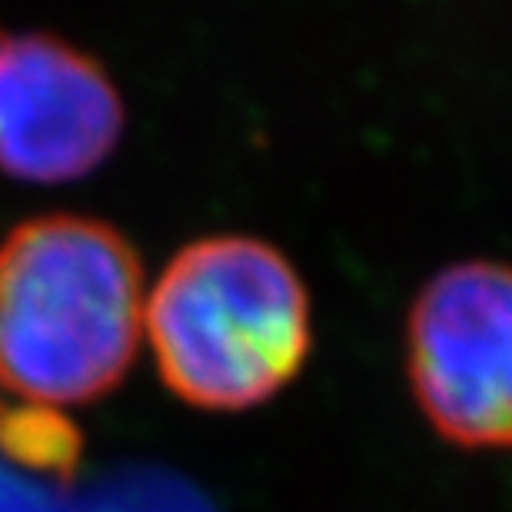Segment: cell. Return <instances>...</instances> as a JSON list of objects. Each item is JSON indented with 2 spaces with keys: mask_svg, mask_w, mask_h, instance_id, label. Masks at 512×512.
I'll return each instance as SVG.
<instances>
[{
  "mask_svg": "<svg viewBox=\"0 0 512 512\" xmlns=\"http://www.w3.org/2000/svg\"><path fill=\"white\" fill-rule=\"evenodd\" d=\"M143 270L104 220L54 213L0 240V386L70 409L107 396L143 340Z\"/></svg>",
  "mask_w": 512,
  "mask_h": 512,
  "instance_id": "1",
  "label": "cell"
},
{
  "mask_svg": "<svg viewBox=\"0 0 512 512\" xmlns=\"http://www.w3.org/2000/svg\"><path fill=\"white\" fill-rule=\"evenodd\" d=\"M143 340L170 393L237 413L303 370L313 343L310 293L270 243L233 233L193 240L147 290Z\"/></svg>",
  "mask_w": 512,
  "mask_h": 512,
  "instance_id": "2",
  "label": "cell"
},
{
  "mask_svg": "<svg viewBox=\"0 0 512 512\" xmlns=\"http://www.w3.org/2000/svg\"><path fill=\"white\" fill-rule=\"evenodd\" d=\"M406 370L439 436L512 449V266L466 260L436 273L409 310Z\"/></svg>",
  "mask_w": 512,
  "mask_h": 512,
  "instance_id": "3",
  "label": "cell"
},
{
  "mask_svg": "<svg viewBox=\"0 0 512 512\" xmlns=\"http://www.w3.org/2000/svg\"><path fill=\"white\" fill-rule=\"evenodd\" d=\"M124 137V100L94 57L50 34H0V173L70 183Z\"/></svg>",
  "mask_w": 512,
  "mask_h": 512,
  "instance_id": "4",
  "label": "cell"
},
{
  "mask_svg": "<svg viewBox=\"0 0 512 512\" xmlns=\"http://www.w3.org/2000/svg\"><path fill=\"white\" fill-rule=\"evenodd\" d=\"M0 456L54 483L74 473L80 439L60 409L17 403L0 413Z\"/></svg>",
  "mask_w": 512,
  "mask_h": 512,
  "instance_id": "5",
  "label": "cell"
},
{
  "mask_svg": "<svg viewBox=\"0 0 512 512\" xmlns=\"http://www.w3.org/2000/svg\"><path fill=\"white\" fill-rule=\"evenodd\" d=\"M70 512H217L200 489L153 466H127L100 479Z\"/></svg>",
  "mask_w": 512,
  "mask_h": 512,
  "instance_id": "6",
  "label": "cell"
},
{
  "mask_svg": "<svg viewBox=\"0 0 512 512\" xmlns=\"http://www.w3.org/2000/svg\"><path fill=\"white\" fill-rule=\"evenodd\" d=\"M74 496L60 483L34 476L0 456V512H70Z\"/></svg>",
  "mask_w": 512,
  "mask_h": 512,
  "instance_id": "7",
  "label": "cell"
}]
</instances>
